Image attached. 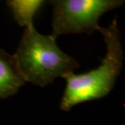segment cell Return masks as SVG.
<instances>
[{
  "mask_svg": "<svg viewBox=\"0 0 125 125\" xmlns=\"http://www.w3.org/2000/svg\"><path fill=\"white\" fill-rule=\"evenodd\" d=\"M15 56L26 81L40 87L79 67L74 58L58 47L54 36L41 34L34 26L25 29Z\"/></svg>",
  "mask_w": 125,
  "mask_h": 125,
  "instance_id": "7a4b0ae2",
  "label": "cell"
},
{
  "mask_svg": "<svg viewBox=\"0 0 125 125\" xmlns=\"http://www.w3.org/2000/svg\"><path fill=\"white\" fill-rule=\"evenodd\" d=\"M42 0H9L6 1L14 19L21 27H33V18L44 4Z\"/></svg>",
  "mask_w": 125,
  "mask_h": 125,
  "instance_id": "5b68a950",
  "label": "cell"
},
{
  "mask_svg": "<svg viewBox=\"0 0 125 125\" xmlns=\"http://www.w3.org/2000/svg\"><path fill=\"white\" fill-rule=\"evenodd\" d=\"M26 82L15 54H8L0 48V99L15 94Z\"/></svg>",
  "mask_w": 125,
  "mask_h": 125,
  "instance_id": "277c9868",
  "label": "cell"
},
{
  "mask_svg": "<svg viewBox=\"0 0 125 125\" xmlns=\"http://www.w3.org/2000/svg\"><path fill=\"white\" fill-rule=\"evenodd\" d=\"M52 34L56 38L68 33L91 35L100 27L103 14L124 4L122 0H52Z\"/></svg>",
  "mask_w": 125,
  "mask_h": 125,
  "instance_id": "3957f363",
  "label": "cell"
},
{
  "mask_svg": "<svg viewBox=\"0 0 125 125\" xmlns=\"http://www.w3.org/2000/svg\"><path fill=\"white\" fill-rule=\"evenodd\" d=\"M98 31L106 45V54L97 69L82 74L72 72L64 77L66 87L61 102V110L69 111L76 104L106 96L120 74L124 51L116 18L109 27H100Z\"/></svg>",
  "mask_w": 125,
  "mask_h": 125,
  "instance_id": "6da1fadb",
  "label": "cell"
}]
</instances>
